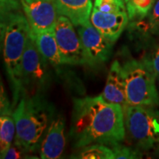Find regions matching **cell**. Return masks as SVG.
Returning a JSON list of instances; mask_svg holds the SVG:
<instances>
[{"label":"cell","instance_id":"ac0fdd59","mask_svg":"<svg viewBox=\"0 0 159 159\" xmlns=\"http://www.w3.org/2000/svg\"><path fill=\"white\" fill-rule=\"evenodd\" d=\"M77 158L82 159H114L112 149L105 144H96L84 147Z\"/></svg>","mask_w":159,"mask_h":159},{"label":"cell","instance_id":"83f0119b","mask_svg":"<svg viewBox=\"0 0 159 159\" xmlns=\"http://www.w3.org/2000/svg\"><path fill=\"white\" fill-rule=\"evenodd\" d=\"M92 1H94V0H92Z\"/></svg>","mask_w":159,"mask_h":159},{"label":"cell","instance_id":"5b68a950","mask_svg":"<svg viewBox=\"0 0 159 159\" xmlns=\"http://www.w3.org/2000/svg\"><path fill=\"white\" fill-rule=\"evenodd\" d=\"M128 105L157 107L159 94L157 77L142 60L130 59L123 63Z\"/></svg>","mask_w":159,"mask_h":159},{"label":"cell","instance_id":"7a4b0ae2","mask_svg":"<svg viewBox=\"0 0 159 159\" xmlns=\"http://www.w3.org/2000/svg\"><path fill=\"white\" fill-rule=\"evenodd\" d=\"M30 27L21 11L1 15V41L4 65L11 83L13 94V109L15 108L24 91L21 81V63Z\"/></svg>","mask_w":159,"mask_h":159},{"label":"cell","instance_id":"30bf717a","mask_svg":"<svg viewBox=\"0 0 159 159\" xmlns=\"http://www.w3.org/2000/svg\"><path fill=\"white\" fill-rule=\"evenodd\" d=\"M90 21L103 36L115 43L128 27L129 17L127 11L105 13L93 7Z\"/></svg>","mask_w":159,"mask_h":159},{"label":"cell","instance_id":"44dd1931","mask_svg":"<svg viewBox=\"0 0 159 159\" xmlns=\"http://www.w3.org/2000/svg\"><path fill=\"white\" fill-rule=\"evenodd\" d=\"M142 60L158 78L159 77V43L154 45Z\"/></svg>","mask_w":159,"mask_h":159},{"label":"cell","instance_id":"2e32d148","mask_svg":"<svg viewBox=\"0 0 159 159\" xmlns=\"http://www.w3.org/2000/svg\"><path fill=\"white\" fill-rule=\"evenodd\" d=\"M16 136V125L13 116L1 115L0 116V156L13 144Z\"/></svg>","mask_w":159,"mask_h":159},{"label":"cell","instance_id":"9a60e30c","mask_svg":"<svg viewBox=\"0 0 159 159\" xmlns=\"http://www.w3.org/2000/svg\"><path fill=\"white\" fill-rule=\"evenodd\" d=\"M129 22V27L133 31H136L144 35L157 33L159 30V0H156L150 11L144 18Z\"/></svg>","mask_w":159,"mask_h":159},{"label":"cell","instance_id":"d4e9b609","mask_svg":"<svg viewBox=\"0 0 159 159\" xmlns=\"http://www.w3.org/2000/svg\"><path fill=\"white\" fill-rule=\"evenodd\" d=\"M123 1H124V2H125V4H126V2H128V0H123Z\"/></svg>","mask_w":159,"mask_h":159},{"label":"cell","instance_id":"cb8c5ba5","mask_svg":"<svg viewBox=\"0 0 159 159\" xmlns=\"http://www.w3.org/2000/svg\"><path fill=\"white\" fill-rule=\"evenodd\" d=\"M25 151L22 148H20L17 144H16L14 142L11 145L10 148L7 149L5 152H4L2 155H1V158L4 159H18L22 158L25 156Z\"/></svg>","mask_w":159,"mask_h":159},{"label":"cell","instance_id":"5bb4252c","mask_svg":"<svg viewBox=\"0 0 159 159\" xmlns=\"http://www.w3.org/2000/svg\"><path fill=\"white\" fill-rule=\"evenodd\" d=\"M31 35L39 52L48 61L52 66L59 68L63 65L55 38V29L38 33H31Z\"/></svg>","mask_w":159,"mask_h":159},{"label":"cell","instance_id":"6da1fadb","mask_svg":"<svg viewBox=\"0 0 159 159\" xmlns=\"http://www.w3.org/2000/svg\"><path fill=\"white\" fill-rule=\"evenodd\" d=\"M69 135L75 148L121 143L126 136L124 110L120 105L106 102L101 94L75 99Z\"/></svg>","mask_w":159,"mask_h":159},{"label":"cell","instance_id":"4316f807","mask_svg":"<svg viewBox=\"0 0 159 159\" xmlns=\"http://www.w3.org/2000/svg\"><path fill=\"white\" fill-rule=\"evenodd\" d=\"M157 79H158V83H159V77H158V78H157Z\"/></svg>","mask_w":159,"mask_h":159},{"label":"cell","instance_id":"3957f363","mask_svg":"<svg viewBox=\"0 0 159 159\" xmlns=\"http://www.w3.org/2000/svg\"><path fill=\"white\" fill-rule=\"evenodd\" d=\"M16 125L14 143L26 152L39 150L53 118L50 107L39 95H24L13 109Z\"/></svg>","mask_w":159,"mask_h":159},{"label":"cell","instance_id":"484cf974","mask_svg":"<svg viewBox=\"0 0 159 159\" xmlns=\"http://www.w3.org/2000/svg\"><path fill=\"white\" fill-rule=\"evenodd\" d=\"M49 1H52V2H55V0H49Z\"/></svg>","mask_w":159,"mask_h":159},{"label":"cell","instance_id":"ba28073f","mask_svg":"<svg viewBox=\"0 0 159 159\" xmlns=\"http://www.w3.org/2000/svg\"><path fill=\"white\" fill-rule=\"evenodd\" d=\"M77 32L82 43L86 64L94 66L108 61L114 43L103 36L91 21L77 26Z\"/></svg>","mask_w":159,"mask_h":159},{"label":"cell","instance_id":"603a6c76","mask_svg":"<svg viewBox=\"0 0 159 159\" xmlns=\"http://www.w3.org/2000/svg\"><path fill=\"white\" fill-rule=\"evenodd\" d=\"M0 102H1V115H11L13 116V107L11 106L9 99L7 97L5 87L1 81V92H0Z\"/></svg>","mask_w":159,"mask_h":159},{"label":"cell","instance_id":"8992f818","mask_svg":"<svg viewBox=\"0 0 159 159\" xmlns=\"http://www.w3.org/2000/svg\"><path fill=\"white\" fill-rule=\"evenodd\" d=\"M50 65L39 52L30 32L21 63L24 95H39L44 90L50 82Z\"/></svg>","mask_w":159,"mask_h":159},{"label":"cell","instance_id":"52a82bcc","mask_svg":"<svg viewBox=\"0 0 159 159\" xmlns=\"http://www.w3.org/2000/svg\"><path fill=\"white\" fill-rule=\"evenodd\" d=\"M68 18L60 15L55 27V35L63 65L85 64L80 39Z\"/></svg>","mask_w":159,"mask_h":159},{"label":"cell","instance_id":"7402d4cb","mask_svg":"<svg viewBox=\"0 0 159 159\" xmlns=\"http://www.w3.org/2000/svg\"><path fill=\"white\" fill-rule=\"evenodd\" d=\"M21 9V0H0V12L2 14L19 11Z\"/></svg>","mask_w":159,"mask_h":159},{"label":"cell","instance_id":"277c9868","mask_svg":"<svg viewBox=\"0 0 159 159\" xmlns=\"http://www.w3.org/2000/svg\"><path fill=\"white\" fill-rule=\"evenodd\" d=\"M126 134L137 149L159 148V111L154 106L128 105L125 111Z\"/></svg>","mask_w":159,"mask_h":159},{"label":"cell","instance_id":"7c38bea8","mask_svg":"<svg viewBox=\"0 0 159 159\" xmlns=\"http://www.w3.org/2000/svg\"><path fill=\"white\" fill-rule=\"evenodd\" d=\"M101 96L106 102L120 105L124 111L128 106L124 69L122 65L117 60H115L111 66Z\"/></svg>","mask_w":159,"mask_h":159},{"label":"cell","instance_id":"8fae6325","mask_svg":"<svg viewBox=\"0 0 159 159\" xmlns=\"http://www.w3.org/2000/svg\"><path fill=\"white\" fill-rule=\"evenodd\" d=\"M65 146V119L62 116L53 117L39 150L40 158H59L64 151Z\"/></svg>","mask_w":159,"mask_h":159},{"label":"cell","instance_id":"9c48e42d","mask_svg":"<svg viewBox=\"0 0 159 159\" xmlns=\"http://www.w3.org/2000/svg\"><path fill=\"white\" fill-rule=\"evenodd\" d=\"M21 10L27 18L31 33L55 29L59 17L55 2L21 0Z\"/></svg>","mask_w":159,"mask_h":159},{"label":"cell","instance_id":"e0dca14e","mask_svg":"<svg viewBox=\"0 0 159 159\" xmlns=\"http://www.w3.org/2000/svg\"><path fill=\"white\" fill-rule=\"evenodd\" d=\"M156 0H128L126 5L129 21L142 19L150 11Z\"/></svg>","mask_w":159,"mask_h":159},{"label":"cell","instance_id":"4fadbf2b","mask_svg":"<svg viewBox=\"0 0 159 159\" xmlns=\"http://www.w3.org/2000/svg\"><path fill=\"white\" fill-rule=\"evenodd\" d=\"M92 0H55L59 15L70 20L75 27L90 21Z\"/></svg>","mask_w":159,"mask_h":159},{"label":"cell","instance_id":"ffe728a7","mask_svg":"<svg viewBox=\"0 0 159 159\" xmlns=\"http://www.w3.org/2000/svg\"><path fill=\"white\" fill-rule=\"evenodd\" d=\"M110 148L112 149L114 154V158L116 159H136L142 158V151L140 150L129 148L121 143Z\"/></svg>","mask_w":159,"mask_h":159},{"label":"cell","instance_id":"d6986e66","mask_svg":"<svg viewBox=\"0 0 159 159\" xmlns=\"http://www.w3.org/2000/svg\"><path fill=\"white\" fill-rule=\"evenodd\" d=\"M94 8L105 13H119L127 11L123 0H94Z\"/></svg>","mask_w":159,"mask_h":159}]
</instances>
